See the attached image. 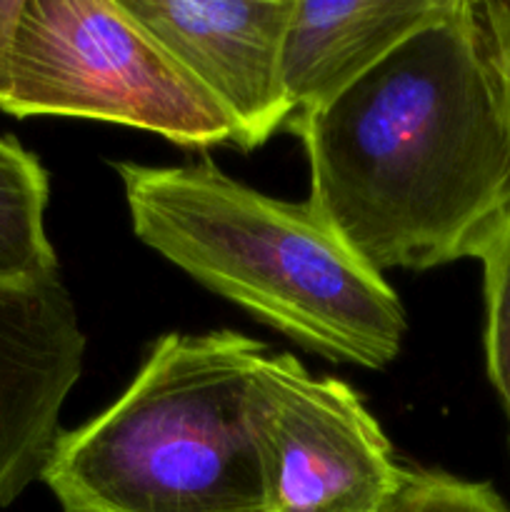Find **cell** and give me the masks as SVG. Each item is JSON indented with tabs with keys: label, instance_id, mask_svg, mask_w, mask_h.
<instances>
[{
	"label": "cell",
	"instance_id": "obj_1",
	"mask_svg": "<svg viewBox=\"0 0 510 512\" xmlns=\"http://www.w3.org/2000/svg\"><path fill=\"white\" fill-rule=\"evenodd\" d=\"M285 128L308 155V200L378 273L480 260L508 225L510 78L490 3L450 0Z\"/></svg>",
	"mask_w": 510,
	"mask_h": 512
},
{
	"label": "cell",
	"instance_id": "obj_2",
	"mask_svg": "<svg viewBox=\"0 0 510 512\" xmlns=\"http://www.w3.org/2000/svg\"><path fill=\"white\" fill-rule=\"evenodd\" d=\"M133 233L303 348L363 368L400 353L405 310L310 200L273 198L213 165L115 163Z\"/></svg>",
	"mask_w": 510,
	"mask_h": 512
},
{
	"label": "cell",
	"instance_id": "obj_3",
	"mask_svg": "<svg viewBox=\"0 0 510 512\" xmlns=\"http://www.w3.org/2000/svg\"><path fill=\"white\" fill-rule=\"evenodd\" d=\"M265 353L235 330L163 335L113 405L58 435L40 480L63 512H270L250 423Z\"/></svg>",
	"mask_w": 510,
	"mask_h": 512
},
{
	"label": "cell",
	"instance_id": "obj_4",
	"mask_svg": "<svg viewBox=\"0 0 510 512\" xmlns=\"http://www.w3.org/2000/svg\"><path fill=\"white\" fill-rule=\"evenodd\" d=\"M0 110L130 125L183 148L233 143L220 105L118 0H25Z\"/></svg>",
	"mask_w": 510,
	"mask_h": 512
},
{
	"label": "cell",
	"instance_id": "obj_5",
	"mask_svg": "<svg viewBox=\"0 0 510 512\" xmlns=\"http://www.w3.org/2000/svg\"><path fill=\"white\" fill-rule=\"evenodd\" d=\"M250 423L270 512H375L403 478L360 395L290 353L260 360Z\"/></svg>",
	"mask_w": 510,
	"mask_h": 512
},
{
	"label": "cell",
	"instance_id": "obj_6",
	"mask_svg": "<svg viewBox=\"0 0 510 512\" xmlns=\"http://www.w3.org/2000/svg\"><path fill=\"white\" fill-rule=\"evenodd\" d=\"M220 105L233 145L255 150L288 125L283 40L295 0H118Z\"/></svg>",
	"mask_w": 510,
	"mask_h": 512
},
{
	"label": "cell",
	"instance_id": "obj_7",
	"mask_svg": "<svg viewBox=\"0 0 510 512\" xmlns=\"http://www.w3.org/2000/svg\"><path fill=\"white\" fill-rule=\"evenodd\" d=\"M85 335L60 275L0 285V510L43 475Z\"/></svg>",
	"mask_w": 510,
	"mask_h": 512
},
{
	"label": "cell",
	"instance_id": "obj_8",
	"mask_svg": "<svg viewBox=\"0 0 510 512\" xmlns=\"http://www.w3.org/2000/svg\"><path fill=\"white\" fill-rule=\"evenodd\" d=\"M448 8L450 0H295L283 40L293 115L328 105Z\"/></svg>",
	"mask_w": 510,
	"mask_h": 512
},
{
	"label": "cell",
	"instance_id": "obj_9",
	"mask_svg": "<svg viewBox=\"0 0 510 512\" xmlns=\"http://www.w3.org/2000/svg\"><path fill=\"white\" fill-rule=\"evenodd\" d=\"M48 173L30 150L0 135V285H30L58 275L45 233Z\"/></svg>",
	"mask_w": 510,
	"mask_h": 512
},
{
	"label": "cell",
	"instance_id": "obj_10",
	"mask_svg": "<svg viewBox=\"0 0 510 512\" xmlns=\"http://www.w3.org/2000/svg\"><path fill=\"white\" fill-rule=\"evenodd\" d=\"M480 263L485 280V363L510 420V220Z\"/></svg>",
	"mask_w": 510,
	"mask_h": 512
},
{
	"label": "cell",
	"instance_id": "obj_11",
	"mask_svg": "<svg viewBox=\"0 0 510 512\" xmlns=\"http://www.w3.org/2000/svg\"><path fill=\"white\" fill-rule=\"evenodd\" d=\"M375 512H510L488 483L438 470H403L398 488Z\"/></svg>",
	"mask_w": 510,
	"mask_h": 512
},
{
	"label": "cell",
	"instance_id": "obj_12",
	"mask_svg": "<svg viewBox=\"0 0 510 512\" xmlns=\"http://www.w3.org/2000/svg\"><path fill=\"white\" fill-rule=\"evenodd\" d=\"M23 3L25 0H0V100H3L5 88H8L10 53H13L15 30H18Z\"/></svg>",
	"mask_w": 510,
	"mask_h": 512
},
{
	"label": "cell",
	"instance_id": "obj_13",
	"mask_svg": "<svg viewBox=\"0 0 510 512\" xmlns=\"http://www.w3.org/2000/svg\"><path fill=\"white\" fill-rule=\"evenodd\" d=\"M495 30H498L500 48H503L505 70H508V78H510V13L508 10H498V13H495Z\"/></svg>",
	"mask_w": 510,
	"mask_h": 512
}]
</instances>
